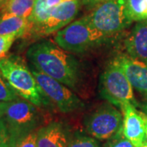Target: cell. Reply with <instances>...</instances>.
Returning a JSON list of instances; mask_svg holds the SVG:
<instances>
[{"mask_svg": "<svg viewBox=\"0 0 147 147\" xmlns=\"http://www.w3.org/2000/svg\"><path fill=\"white\" fill-rule=\"evenodd\" d=\"M115 61L123 69L132 88L147 98V62L130 56H120Z\"/></svg>", "mask_w": 147, "mask_h": 147, "instance_id": "cell-11", "label": "cell"}, {"mask_svg": "<svg viewBox=\"0 0 147 147\" xmlns=\"http://www.w3.org/2000/svg\"><path fill=\"white\" fill-rule=\"evenodd\" d=\"M52 9L53 7L48 6L47 0H35L31 14L28 17L30 25L29 36H30L31 33L35 29L42 26L47 21L51 14Z\"/></svg>", "mask_w": 147, "mask_h": 147, "instance_id": "cell-16", "label": "cell"}, {"mask_svg": "<svg viewBox=\"0 0 147 147\" xmlns=\"http://www.w3.org/2000/svg\"><path fill=\"white\" fill-rule=\"evenodd\" d=\"M108 0H82V3L88 6L99 5L100 3H103Z\"/></svg>", "mask_w": 147, "mask_h": 147, "instance_id": "cell-24", "label": "cell"}, {"mask_svg": "<svg viewBox=\"0 0 147 147\" xmlns=\"http://www.w3.org/2000/svg\"><path fill=\"white\" fill-rule=\"evenodd\" d=\"M35 0H8L2 9L1 18L8 16L29 17L31 14Z\"/></svg>", "mask_w": 147, "mask_h": 147, "instance_id": "cell-15", "label": "cell"}, {"mask_svg": "<svg viewBox=\"0 0 147 147\" xmlns=\"http://www.w3.org/2000/svg\"><path fill=\"white\" fill-rule=\"evenodd\" d=\"M142 147H147V145H145V146H143Z\"/></svg>", "mask_w": 147, "mask_h": 147, "instance_id": "cell-30", "label": "cell"}, {"mask_svg": "<svg viewBox=\"0 0 147 147\" xmlns=\"http://www.w3.org/2000/svg\"><path fill=\"white\" fill-rule=\"evenodd\" d=\"M8 104H9V102H3V101H0V118L5 115L6 110H7Z\"/></svg>", "mask_w": 147, "mask_h": 147, "instance_id": "cell-26", "label": "cell"}, {"mask_svg": "<svg viewBox=\"0 0 147 147\" xmlns=\"http://www.w3.org/2000/svg\"><path fill=\"white\" fill-rule=\"evenodd\" d=\"M123 114V135L134 145L142 147L147 144L146 123L142 112H139L131 103H125L120 107Z\"/></svg>", "mask_w": 147, "mask_h": 147, "instance_id": "cell-10", "label": "cell"}, {"mask_svg": "<svg viewBox=\"0 0 147 147\" xmlns=\"http://www.w3.org/2000/svg\"><path fill=\"white\" fill-rule=\"evenodd\" d=\"M10 147H38L37 131H33L26 136L18 138L11 144Z\"/></svg>", "mask_w": 147, "mask_h": 147, "instance_id": "cell-19", "label": "cell"}, {"mask_svg": "<svg viewBox=\"0 0 147 147\" xmlns=\"http://www.w3.org/2000/svg\"><path fill=\"white\" fill-rule=\"evenodd\" d=\"M86 17L105 37L122 31L132 22L127 12L126 0H108L97 5Z\"/></svg>", "mask_w": 147, "mask_h": 147, "instance_id": "cell-4", "label": "cell"}, {"mask_svg": "<svg viewBox=\"0 0 147 147\" xmlns=\"http://www.w3.org/2000/svg\"><path fill=\"white\" fill-rule=\"evenodd\" d=\"M126 8L131 21L146 20L147 0H126Z\"/></svg>", "mask_w": 147, "mask_h": 147, "instance_id": "cell-17", "label": "cell"}, {"mask_svg": "<svg viewBox=\"0 0 147 147\" xmlns=\"http://www.w3.org/2000/svg\"><path fill=\"white\" fill-rule=\"evenodd\" d=\"M100 96L113 105L121 107L125 103L137 105L132 92V86L119 64L114 61L101 74Z\"/></svg>", "mask_w": 147, "mask_h": 147, "instance_id": "cell-5", "label": "cell"}, {"mask_svg": "<svg viewBox=\"0 0 147 147\" xmlns=\"http://www.w3.org/2000/svg\"><path fill=\"white\" fill-rule=\"evenodd\" d=\"M31 71L48 100L53 101L61 112L69 113L84 107V103L65 84L36 69H33Z\"/></svg>", "mask_w": 147, "mask_h": 147, "instance_id": "cell-8", "label": "cell"}, {"mask_svg": "<svg viewBox=\"0 0 147 147\" xmlns=\"http://www.w3.org/2000/svg\"><path fill=\"white\" fill-rule=\"evenodd\" d=\"M11 146V134L6 121L0 119V147Z\"/></svg>", "mask_w": 147, "mask_h": 147, "instance_id": "cell-22", "label": "cell"}, {"mask_svg": "<svg viewBox=\"0 0 147 147\" xmlns=\"http://www.w3.org/2000/svg\"><path fill=\"white\" fill-rule=\"evenodd\" d=\"M36 107L26 100L18 99L9 102L4 116L10 131L11 144L35 129L39 120Z\"/></svg>", "mask_w": 147, "mask_h": 147, "instance_id": "cell-6", "label": "cell"}, {"mask_svg": "<svg viewBox=\"0 0 147 147\" xmlns=\"http://www.w3.org/2000/svg\"><path fill=\"white\" fill-rule=\"evenodd\" d=\"M69 1H73V0H47V4L50 7H53L55 6L61 4L62 3H65V2H69Z\"/></svg>", "mask_w": 147, "mask_h": 147, "instance_id": "cell-25", "label": "cell"}, {"mask_svg": "<svg viewBox=\"0 0 147 147\" xmlns=\"http://www.w3.org/2000/svg\"><path fill=\"white\" fill-rule=\"evenodd\" d=\"M125 47L130 57L147 62V20L134 26L125 41Z\"/></svg>", "mask_w": 147, "mask_h": 147, "instance_id": "cell-12", "label": "cell"}, {"mask_svg": "<svg viewBox=\"0 0 147 147\" xmlns=\"http://www.w3.org/2000/svg\"><path fill=\"white\" fill-rule=\"evenodd\" d=\"M123 114L110 104L101 105L85 121L88 133L100 140H109L122 129Z\"/></svg>", "mask_w": 147, "mask_h": 147, "instance_id": "cell-7", "label": "cell"}, {"mask_svg": "<svg viewBox=\"0 0 147 147\" xmlns=\"http://www.w3.org/2000/svg\"><path fill=\"white\" fill-rule=\"evenodd\" d=\"M27 58L37 70L74 89L79 80V67L75 58L52 41L33 44L28 49Z\"/></svg>", "mask_w": 147, "mask_h": 147, "instance_id": "cell-1", "label": "cell"}, {"mask_svg": "<svg viewBox=\"0 0 147 147\" xmlns=\"http://www.w3.org/2000/svg\"><path fill=\"white\" fill-rule=\"evenodd\" d=\"M79 6V0H73L53 7L47 21L32 32L30 36H46L58 32L61 28L68 26L77 16Z\"/></svg>", "mask_w": 147, "mask_h": 147, "instance_id": "cell-9", "label": "cell"}, {"mask_svg": "<svg viewBox=\"0 0 147 147\" xmlns=\"http://www.w3.org/2000/svg\"><path fill=\"white\" fill-rule=\"evenodd\" d=\"M0 73L11 88L23 99L38 107L48 105V99L37 83L32 71L20 58L0 59Z\"/></svg>", "mask_w": 147, "mask_h": 147, "instance_id": "cell-2", "label": "cell"}, {"mask_svg": "<svg viewBox=\"0 0 147 147\" xmlns=\"http://www.w3.org/2000/svg\"><path fill=\"white\" fill-rule=\"evenodd\" d=\"M67 147H99V146L92 137L78 136L69 142Z\"/></svg>", "mask_w": 147, "mask_h": 147, "instance_id": "cell-21", "label": "cell"}, {"mask_svg": "<svg viewBox=\"0 0 147 147\" xmlns=\"http://www.w3.org/2000/svg\"><path fill=\"white\" fill-rule=\"evenodd\" d=\"M8 0H0V9L2 10L3 8V7L6 5V3H7Z\"/></svg>", "mask_w": 147, "mask_h": 147, "instance_id": "cell-27", "label": "cell"}, {"mask_svg": "<svg viewBox=\"0 0 147 147\" xmlns=\"http://www.w3.org/2000/svg\"><path fill=\"white\" fill-rule=\"evenodd\" d=\"M103 147H135L129 140L123 135L122 129L115 137L109 139Z\"/></svg>", "mask_w": 147, "mask_h": 147, "instance_id": "cell-20", "label": "cell"}, {"mask_svg": "<svg viewBox=\"0 0 147 147\" xmlns=\"http://www.w3.org/2000/svg\"><path fill=\"white\" fill-rule=\"evenodd\" d=\"M146 20H147V13H146Z\"/></svg>", "mask_w": 147, "mask_h": 147, "instance_id": "cell-31", "label": "cell"}, {"mask_svg": "<svg viewBox=\"0 0 147 147\" xmlns=\"http://www.w3.org/2000/svg\"><path fill=\"white\" fill-rule=\"evenodd\" d=\"M105 38L84 16L59 30L55 36V42L65 51L83 53L100 43Z\"/></svg>", "mask_w": 147, "mask_h": 147, "instance_id": "cell-3", "label": "cell"}, {"mask_svg": "<svg viewBox=\"0 0 147 147\" xmlns=\"http://www.w3.org/2000/svg\"><path fill=\"white\" fill-rule=\"evenodd\" d=\"M16 39V37L13 35H1L0 34V59L5 57L9 51L13 42Z\"/></svg>", "mask_w": 147, "mask_h": 147, "instance_id": "cell-23", "label": "cell"}, {"mask_svg": "<svg viewBox=\"0 0 147 147\" xmlns=\"http://www.w3.org/2000/svg\"><path fill=\"white\" fill-rule=\"evenodd\" d=\"M143 116H144L145 123H146V138H147V115L146 114H145V113H143Z\"/></svg>", "mask_w": 147, "mask_h": 147, "instance_id": "cell-28", "label": "cell"}, {"mask_svg": "<svg viewBox=\"0 0 147 147\" xmlns=\"http://www.w3.org/2000/svg\"><path fill=\"white\" fill-rule=\"evenodd\" d=\"M68 140L61 124L52 123L37 131L38 147H67Z\"/></svg>", "mask_w": 147, "mask_h": 147, "instance_id": "cell-13", "label": "cell"}, {"mask_svg": "<svg viewBox=\"0 0 147 147\" xmlns=\"http://www.w3.org/2000/svg\"><path fill=\"white\" fill-rule=\"evenodd\" d=\"M142 110L144 111V113L147 115V102L146 103H145L144 105H142Z\"/></svg>", "mask_w": 147, "mask_h": 147, "instance_id": "cell-29", "label": "cell"}, {"mask_svg": "<svg viewBox=\"0 0 147 147\" xmlns=\"http://www.w3.org/2000/svg\"><path fill=\"white\" fill-rule=\"evenodd\" d=\"M30 30V25L27 17L8 16L0 19L1 35H13L18 38L29 36Z\"/></svg>", "mask_w": 147, "mask_h": 147, "instance_id": "cell-14", "label": "cell"}, {"mask_svg": "<svg viewBox=\"0 0 147 147\" xmlns=\"http://www.w3.org/2000/svg\"><path fill=\"white\" fill-rule=\"evenodd\" d=\"M18 99L20 98L17 93L0 76V101L11 102Z\"/></svg>", "mask_w": 147, "mask_h": 147, "instance_id": "cell-18", "label": "cell"}]
</instances>
